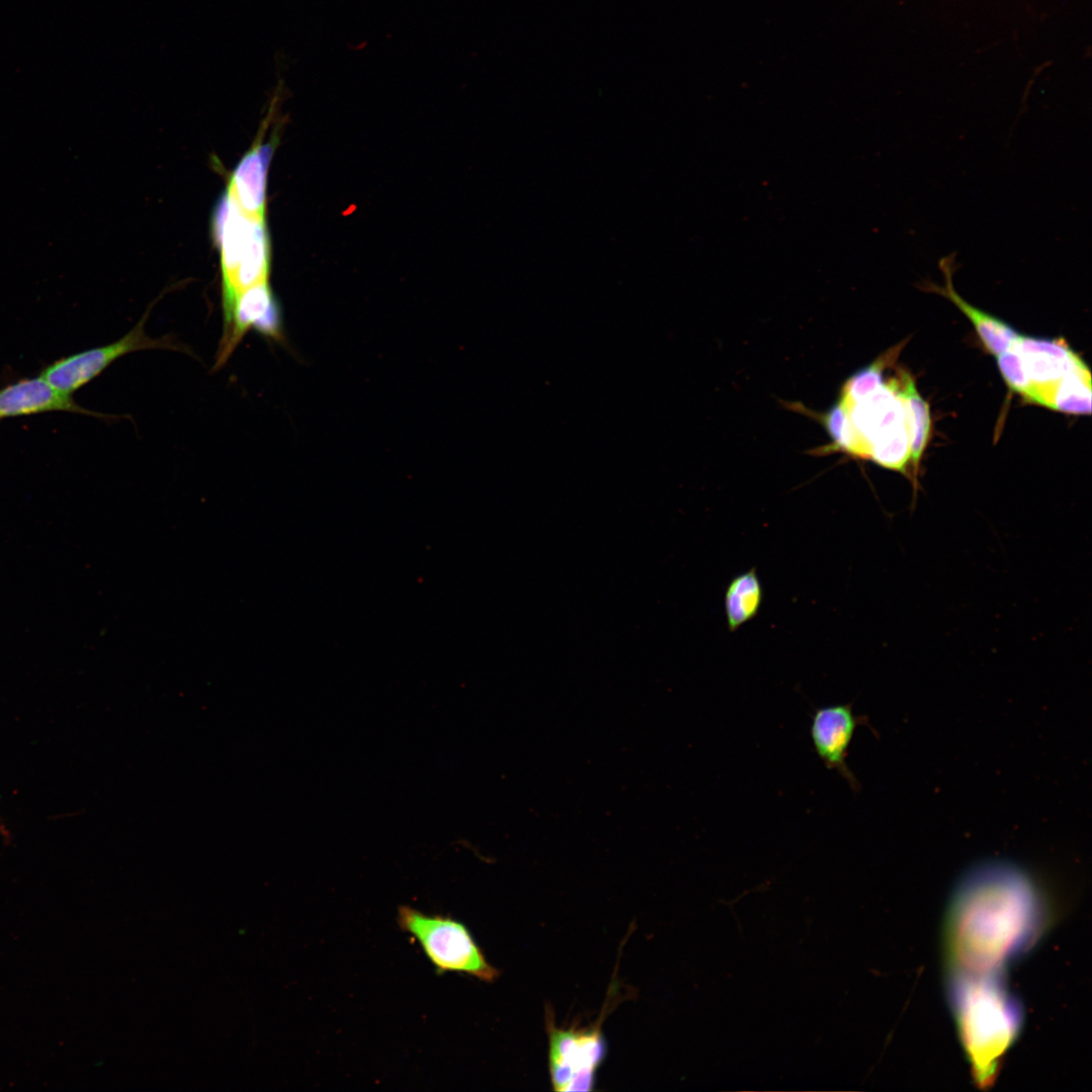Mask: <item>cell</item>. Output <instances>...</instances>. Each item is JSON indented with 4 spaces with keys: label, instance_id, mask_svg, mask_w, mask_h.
Returning <instances> with one entry per match:
<instances>
[{
    "label": "cell",
    "instance_id": "cell-16",
    "mask_svg": "<svg viewBox=\"0 0 1092 1092\" xmlns=\"http://www.w3.org/2000/svg\"><path fill=\"white\" fill-rule=\"evenodd\" d=\"M868 459L887 469L906 474V465L910 460L907 420L878 435L870 445Z\"/></svg>",
    "mask_w": 1092,
    "mask_h": 1092
},
{
    "label": "cell",
    "instance_id": "cell-11",
    "mask_svg": "<svg viewBox=\"0 0 1092 1092\" xmlns=\"http://www.w3.org/2000/svg\"><path fill=\"white\" fill-rule=\"evenodd\" d=\"M49 412H69L86 416H107L79 405L72 395L53 387L40 375L23 378L0 389V419Z\"/></svg>",
    "mask_w": 1092,
    "mask_h": 1092
},
{
    "label": "cell",
    "instance_id": "cell-14",
    "mask_svg": "<svg viewBox=\"0 0 1092 1092\" xmlns=\"http://www.w3.org/2000/svg\"><path fill=\"white\" fill-rule=\"evenodd\" d=\"M762 598V585L754 567L734 576L724 594L728 630L735 632L754 619L760 610Z\"/></svg>",
    "mask_w": 1092,
    "mask_h": 1092
},
{
    "label": "cell",
    "instance_id": "cell-4",
    "mask_svg": "<svg viewBox=\"0 0 1092 1092\" xmlns=\"http://www.w3.org/2000/svg\"><path fill=\"white\" fill-rule=\"evenodd\" d=\"M397 925L421 945L438 974H465L486 983L499 976L468 928L450 916L429 915L401 906L397 909Z\"/></svg>",
    "mask_w": 1092,
    "mask_h": 1092
},
{
    "label": "cell",
    "instance_id": "cell-12",
    "mask_svg": "<svg viewBox=\"0 0 1092 1092\" xmlns=\"http://www.w3.org/2000/svg\"><path fill=\"white\" fill-rule=\"evenodd\" d=\"M272 149L255 145L237 166L226 192L247 214L265 216V186L267 167Z\"/></svg>",
    "mask_w": 1092,
    "mask_h": 1092
},
{
    "label": "cell",
    "instance_id": "cell-18",
    "mask_svg": "<svg viewBox=\"0 0 1092 1092\" xmlns=\"http://www.w3.org/2000/svg\"><path fill=\"white\" fill-rule=\"evenodd\" d=\"M996 357L999 371L1009 388L1019 393L1027 401L1033 402L1035 390L1025 372L1019 354L1011 348Z\"/></svg>",
    "mask_w": 1092,
    "mask_h": 1092
},
{
    "label": "cell",
    "instance_id": "cell-6",
    "mask_svg": "<svg viewBox=\"0 0 1092 1092\" xmlns=\"http://www.w3.org/2000/svg\"><path fill=\"white\" fill-rule=\"evenodd\" d=\"M148 314L149 311L119 340L61 358L47 366L40 376L56 389L72 395L128 353L148 349L186 352L170 337L154 339L148 336L145 331Z\"/></svg>",
    "mask_w": 1092,
    "mask_h": 1092
},
{
    "label": "cell",
    "instance_id": "cell-5",
    "mask_svg": "<svg viewBox=\"0 0 1092 1092\" xmlns=\"http://www.w3.org/2000/svg\"><path fill=\"white\" fill-rule=\"evenodd\" d=\"M548 1014L549 1071L554 1090L592 1091L596 1072L607 1054L601 1026L557 1027Z\"/></svg>",
    "mask_w": 1092,
    "mask_h": 1092
},
{
    "label": "cell",
    "instance_id": "cell-7",
    "mask_svg": "<svg viewBox=\"0 0 1092 1092\" xmlns=\"http://www.w3.org/2000/svg\"><path fill=\"white\" fill-rule=\"evenodd\" d=\"M866 723V717L855 715L852 705L847 703L817 708L810 724V737L818 758L826 768L842 777L854 792L858 791L859 783L846 760L855 730Z\"/></svg>",
    "mask_w": 1092,
    "mask_h": 1092
},
{
    "label": "cell",
    "instance_id": "cell-15",
    "mask_svg": "<svg viewBox=\"0 0 1092 1092\" xmlns=\"http://www.w3.org/2000/svg\"><path fill=\"white\" fill-rule=\"evenodd\" d=\"M1040 405L1066 414L1090 415L1091 375L1088 366L1083 364L1062 377L1042 394Z\"/></svg>",
    "mask_w": 1092,
    "mask_h": 1092
},
{
    "label": "cell",
    "instance_id": "cell-1",
    "mask_svg": "<svg viewBox=\"0 0 1092 1092\" xmlns=\"http://www.w3.org/2000/svg\"><path fill=\"white\" fill-rule=\"evenodd\" d=\"M1042 901L1033 879L1005 859L970 868L956 886L947 917L953 972L997 974L1041 929Z\"/></svg>",
    "mask_w": 1092,
    "mask_h": 1092
},
{
    "label": "cell",
    "instance_id": "cell-2",
    "mask_svg": "<svg viewBox=\"0 0 1092 1092\" xmlns=\"http://www.w3.org/2000/svg\"><path fill=\"white\" fill-rule=\"evenodd\" d=\"M950 997L966 1051L986 1082L1018 1032L1020 1010L997 974L953 972Z\"/></svg>",
    "mask_w": 1092,
    "mask_h": 1092
},
{
    "label": "cell",
    "instance_id": "cell-13",
    "mask_svg": "<svg viewBox=\"0 0 1092 1092\" xmlns=\"http://www.w3.org/2000/svg\"><path fill=\"white\" fill-rule=\"evenodd\" d=\"M894 379L896 389L905 405L910 438V460L912 462L913 471L916 474L930 435L931 418L929 404L920 395L914 380L908 373L901 371L899 377Z\"/></svg>",
    "mask_w": 1092,
    "mask_h": 1092
},
{
    "label": "cell",
    "instance_id": "cell-8",
    "mask_svg": "<svg viewBox=\"0 0 1092 1092\" xmlns=\"http://www.w3.org/2000/svg\"><path fill=\"white\" fill-rule=\"evenodd\" d=\"M251 329L274 341L283 339L281 312L268 282L254 285L238 297L219 343L215 369L224 365Z\"/></svg>",
    "mask_w": 1092,
    "mask_h": 1092
},
{
    "label": "cell",
    "instance_id": "cell-3",
    "mask_svg": "<svg viewBox=\"0 0 1092 1092\" xmlns=\"http://www.w3.org/2000/svg\"><path fill=\"white\" fill-rule=\"evenodd\" d=\"M222 275L223 332L242 292L268 282V237L264 217L245 213L226 192L216 212Z\"/></svg>",
    "mask_w": 1092,
    "mask_h": 1092
},
{
    "label": "cell",
    "instance_id": "cell-9",
    "mask_svg": "<svg viewBox=\"0 0 1092 1092\" xmlns=\"http://www.w3.org/2000/svg\"><path fill=\"white\" fill-rule=\"evenodd\" d=\"M1012 348L1019 354L1034 390L1033 403L1040 404L1042 394L1073 369L1085 364L1063 339H1043L1019 335Z\"/></svg>",
    "mask_w": 1092,
    "mask_h": 1092
},
{
    "label": "cell",
    "instance_id": "cell-19",
    "mask_svg": "<svg viewBox=\"0 0 1092 1092\" xmlns=\"http://www.w3.org/2000/svg\"><path fill=\"white\" fill-rule=\"evenodd\" d=\"M824 427L832 440L831 450H836L845 432L848 416L846 408L838 400L824 416Z\"/></svg>",
    "mask_w": 1092,
    "mask_h": 1092
},
{
    "label": "cell",
    "instance_id": "cell-10",
    "mask_svg": "<svg viewBox=\"0 0 1092 1092\" xmlns=\"http://www.w3.org/2000/svg\"><path fill=\"white\" fill-rule=\"evenodd\" d=\"M938 267L943 275V285L926 280L921 283L920 289L951 301L971 321L980 340L992 355L997 356L1011 349L1019 334L1007 323L969 303L954 289L952 277L957 268L956 253L940 258Z\"/></svg>",
    "mask_w": 1092,
    "mask_h": 1092
},
{
    "label": "cell",
    "instance_id": "cell-17",
    "mask_svg": "<svg viewBox=\"0 0 1092 1092\" xmlns=\"http://www.w3.org/2000/svg\"><path fill=\"white\" fill-rule=\"evenodd\" d=\"M901 350L900 345L891 348L875 362L850 376L841 389V404L844 407L851 406L877 390L884 383V371L896 360Z\"/></svg>",
    "mask_w": 1092,
    "mask_h": 1092
}]
</instances>
